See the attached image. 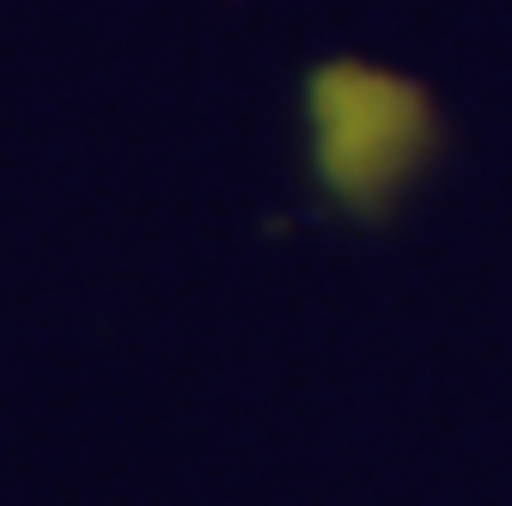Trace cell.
I'll use <instances>...</instances> for the list:
<instances>
[{
	"label": "cell",
	"mask_w": 512,
	"mask_h": 506,
	"mask_svg": "<svg viewBox=\"0 0 512 506\" xmlns=\"http://www.w3.org/2000/svg\"><path fill=\"white\" fill-rule=\"evenodd\" d=\"M305 135L324 196L372 220L427 171L439 122L415 80L366 61H330L305 86Z\"/></svg>",
	"instance_id": "1"
}]
</instances>
